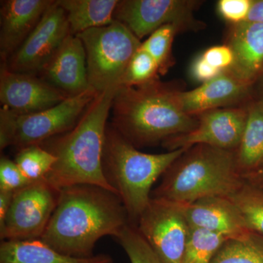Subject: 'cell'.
Segmentation results:
<instances>
[{"label": "cell", "instance_id": "cell-18", "mask_svg": "<svg viewBox=\"0 0 263 263\" xmlns=\"http://www.w3.org/2000/svg\"><path fill=\"white\" fill-rule=\"evenodd\" d=\"M227 45L234 55L228 71L252 85L263 72V23L245 21L232 24Z\"/></svg>", "mask_w": 263, "mask_h": 263}, {"label": "cell", "instance_id": "cell-6", "mask_svg": "<svg viewBox=\"0 0 263 263\" xmlns=\"http://www.w3.org/2000/svg\"><path fill=\"white\" fill-rule=\"evenodd\" d=\"M84 45L89 86L98 93L118 90L141 42L126 26L113 23L76 35Z\"/></svg>", "mask_w": 263, "mask_h": 263}, {"label": "cell", "instance_id": "cell-7", "mask_svg": "<svg viewBox=\"0 0 263 263\" xmlns=\"http://www.w3.org/2000/svg\"><path fill=\"white\" fill-rule=\"evenodd\" d=\"M201 3L196 0H119L114 17L141 41L164 25L176 26L180 32L200 30L205 25L194 13Z\"/></svg>", "mask_w": 263, "mask_h": 263}, {"label": "cell", "instance_id": "cell-30", "mask_svg": "<svg viewBox=\"0 0 263 263\" xmlns=\"http://www.w3.org/2000/svg\"><path fill=\"white\" fill-rule=\"evenodd\" d=\"M253 0H220L218 2L219 14L232 24L247 20Z\"/></svg>", "mask_w": 263, "mask_h": 263}, {"label": "cell", "instance_id": "cell-11", "mask_svg": "<svg viewBox=\"0 0 263 263\" xmlns=\"http://www.w3.org/2000/svg\"><path fill=\"white\" fill-rule=\"evenodd\" d=\"M70 34L65 11L54 0L23 44L3 63L12 72L39 73Z\"/></svg>", "mask_w": 263, "mask_h": 263}, {"label": "cell", "instance_id": "cell-37", "mask_svg": "<svg viewBox=\"0 0 263 263\" xmlns=\"http://www.w3.org/2000/svg\"><path fill=\"white\" fill-rule=\"evenodd\" d=\"M259 78H260V87H261V99L259 100L261 103L263 104V72L262 74H261Z\"/></svg>", "mask_w": 263, "mask_h": 263}, {"label": "cell", "instance_id": "cell-29", "mask_svg": "<svg viewBox=\"0 0 263 263\" xmlns=\"http://www.w3.org/2000/svg\"><path fill=\"white\" fill-rule=\"evenodd\" d=\"M32 181H29L15 161L6 157L0 160V191L13 192L24 188Z\"/></svg>", "mask_w": 263, "mask_h": 263}, {"label": "cell", "instance_id": "cell-17", "mask_svg": "<svg viewBox=\"0 0 263 263\" xmlns=\"http://www.w3.org/2000/svg\"><path fill=\"white\" fill-rule=\"evenodd\" d=\"M181 205L191 228L209 230L228 239L239 237L250 230L239 209L230 197H205Z\"/></svg>", "mask_w": 263, "mask_h": 263}, {"label": "cell", "instance_id": "cell-26", "mask_svg": "<svg viewBox=\"0 0 263 263\" xmlns=\"http://www.w3.org/2000/svg\"><path fill=\"white\" fill-rule=\"evenodd\" d=\"M14 161L24 176L33 182L45 179L56 158L41 145H32L19 149Z\"/></svg>", "mask_w": 263, "mask_h": 263}, {"label": "cell", "instance_id": "cell-24", "mask_svg": "<svg viewBox=\"0 0 263 263\" xmlns=\"http://www.w3.org/2000/svg\"><path fill=\"white\" fill-rule=\"evenodd\" d=\"M230 198L239 209L247 228L263 235V189L245 181Z\"/></svg>", "mask_w": 263, "mask_h": 263}, {"label": "cell", "instance_id": "cell-12", "mask_svg": "<svg viewBox=\"0 0 263 263\" xmlns=\"http://www.w3.org/2000/svg\"><path fill=\"white\" fill-rule=\"evenodd\" d=\"M248 110L243 108L215 109L197 117L194 130L170 138L162 143L170 151L203 144L221 149L236 151L239 146Z\"/></svg>", "mask_w": 263, "mask_h": 263}, {"label": "cell", "instance_id": "cell-13", "mask_svg": "<svg viewBox=\"0 0 263 263\" xmlns=\"http://www.w3.org/2000/svg\"><path fill=\"white\" fill-rule=\"evenodd\" d=\"M68 98L35 74L12 72L2 62L0 101L3 107L18 116L29 115L51 108Z\"/></svg>", "mask_w": 263, "mask_h": 263}, {"label": "cell", "instance_id": "cell-16", "mask_svg": "<svg viewBox=\"0 0 263 263\" xmlns=\"http://www.w3.org/2000/svg\"><path fill=\"white\" fill-rule=\"evenodd\" d=\"M54 0H5L0 8V56L9 60Z\"/></svg>", "mask_w": 263, "mask_h": 263}, {"label": "cell", "instance_id": "cell-36", "mask_svg": "<svg viewBox=\"0 0 263 263\" xmlns=\"http://www.w3.org/2000/svg\"><path fill=\"white\" fill-rule=\"evenodd\" d=\"M243 178L247 182L263 189V167L254 172L243 175Z\"/></svg>", "mask_w": 263, "mask_h": 263}, {"label": "cell", "instance_id": "cell-35", "mask_svg": "<svg viewBox=\"0 0 263 263\" xmlns=\"http://www.w3.org/2000/svg\"><path fill=\"white\" fill-rule=\"evenodd\" d=\"M247 22L263 23V0H253Z\"/></svg>", "mask_w": 263, "mask_h": 263}, {"label": "cell", "instance_id": "cell-15", "mask_svg": "<svg viewBox=\"0 0 263 263\" xmlns=\"http://www.w3.org/2000/svg\"><path fill=\"white\" fill-rule=\"evenodd\" d=\"M250 91V84L226 70L195 89L178 90L177 98L183 111L197 117L209 110L239 104L249 98Z\"/></svg>", "mask_w": 263, "mask_h": 263}, {"label": "cell", "instance_id": "cell-10", "mask_svg": "<svg viewBox=\"0 0 263 263\" xmlns=\"http://www.w3.org/2000/svg\"><path fill=\"white\" fill-rule=\"evenodd\" d=\"M98 93L92 88L38 113L18 116L13 146L40 145L71 130Z\"/></svg>", "mask_w": 263, "mask_h": 263}, {"label": "cell", "instance_id": "cell-5", "mask_svg": "<svg viewBox=\"0 0 263 263\" xmlns=\"http://www.w3.org/2000/svg\"><path fill=\"white\" fill-rule=\"evenodd\" d=\"M186 150L144 153L108 124L102 160L103 173L122 200L131 224H136L149 203L154 183Z\"/></svg>", "mask_w": 263, "mask_h": 263}, {"label": "cell", "instance_id": "cell-27", "mask_svg": "<svg viewBox=\"0 0 263 263\" xmlns=\"http://www.w3.org/2000/svg\"><path fill=\"white\" fill-rule=\"evenodd\" d=\"M114 238L124 249L131 263H161L136 224L129 223Z\"/></svg>", "mask_w": 263, "mask_h": 263}, {"label": "cell", "instance_id": "cell-25", "mask_svg": "<svg viewBox=\"0 0 263 263\" xmlns=\"http://www.w3.org/2000/svg\"><path fill=\"white\" fill-rule=\"evenodd\" d=\"M179 29L174 25H164L157 29L144 42L141 48L146 51L157 64L161 75L167 73L174 65L172 46L174 37Z\"/></svg>", "mask_w": 263, "mask_h": 263}, {"label": "cell", "instance_id": "cell-23", "mask_svg": "<svg viewBox=\"0 0 263 263\" xmlns=\"http://www.w3.org/2000/svg\"><path fill=\"white\" fill-rule=\"evenodd\" d=\"M226 236L209 230L190 227L182 263H212Z\"/></svg>", "mask_w": 263, "mask_h": 263}, {"label": "cell", "instance_id": "cell-33", "mask_svg": "<svg viewBox=\"0 0 263 263\" xmlns=\"http://www.w3.org/2000/svg\"><path fill=\"white\" fill-rule=\"evenodd\" d=\"M223 72L224 71L219 70L209 65L202 56L199 57L192 66V75L194 79L202 82V84L212 80Z\"/></svg>", "mask_w": 263, "mask_h": 263}, {"label": "cell", "instance_id": "cell-3", "mask_svg": "<svg viewBox=\"0 0 263 263\" xmlns=\"http://www.w3.org/2000/svg\"><path fill=\"white\" fill-rule=\"evenodd\" d=\"M178 89L160 79L143 86L121 87L112 103V127L137 148L194 130L198 119L185 113Z\"/></svg>", "mask_w": 263, "mask_h": 263}, {"label": "cell", "instance_id": "cell-1", "mask_svg": "<svg viewBox=\"0 0 263 263\" xmlns=\"http://www.w3.org/2000/svg\"><path fill=\"white\" fill-rule=\"evenodd\" d=\"M129 223L117 194L95 185H76L59 192L56 208L41 240L66 255L89 257L94 255L100 238L115 237Z\"/></svg>", "mask_w": 263, "mask_h": 263}, {"label": "cell", "instance_id": "cell-32", "mask_svg": "<svg viewBox=\"0 0 263 263\" xmlns=\"http://www.w3.org/2000/svg\"><path fill=\"white\" fill-rule=\"evenodd\" d=\"M201 56L209 65L222 71L229 70L234 62L233 51L227 44L208 48Z\"/></svg>", "mask_w": 263, "mask_h": 263}, {"label": "cell", "instance_id": "cell-2", "mask_svg": "<svg viewBox=\"0 0 263 263\" xmlns=\"http://www.w3.org/2000/svg\"><path fill=\"white\" fill-rule=\"evenodd\" d=\"M117 91L98 93L75 127L40 144L56 158L44 179L57 191L89 184L117 194L107 181L102 164L107 121Z\"/></svg>", "mask_w": 263, "mask_h": 263}, {"label": "cell", "instance_id": "cell-28", "mask_svg": "<svg viewBox=\"0 0 263 263\" xmlns=\"http://www.w3.org/2000/svg\"><path fill=\"white\" fill-rule=\"evenodd\" d=\"M159 67L154 59L141 47L127 66L122 87L143 86L159 79Z\"/></svg>", "mask_w": 263, "mask_h": 263}, {"label": "cell", "instance_id": "cell-20", "mask_svg": "<svg viewBox=\"0 0 263 263\" xmlns=\"http://www.w3.org/2000/svg\"><path fill=\"white\" fill-rule=\"evenodd\" d=\"M65 11L70 34L113 23L119 0H57Z\"/></svg>", "mask_w": 263, "mask_h": 263}, {"label": "cell", "instance_id": "cell-31", "mask_svg": "<svg viewBox=\"0 0 263 263\" xmlns=\"http://www.w3.org/2000/svg\"><path fill=\"white\" fill-rule=\"evenodd\" d=\"M18 115L13 110L3 107L0 109V149L13 146L16 132Z\"/></svg>", "mask_w": 263, "mask_h": 263}, {"label": "cell", "instance_id": "cell-14", "mask_svg": "<svg viewBox=\"0 0 263 263\" xmlns=\"http://www.w3.org/2000/svg\"><path fill=\"white\" fill-rule=\"evenodd\" d=\"M39 73L43 79L68 97L89 89L91 87L82 41L70 34Z\"/></svg>", "mask_w": 263, "mask_h": 263}, {"label": "cell", "instance_id": "cell-21", "mask_svg": "<svg viewBox=\"0 0 263 263\" xmlns=\"http://www.w3.org/2000/svg\"><path fill=\"white\" fill-rule=\"evenodd\" d=\"M247 122L236 152L242 176L263 167V104L257 102L248 109Z\"/></svg>", "mask_w": 263, "mask_h": 263}, {"label": "cell", "instance_id": "cell-19", "mask_svg": "<svg viewBox=\"0 0 263 263\" xmlns=\"http://www.w3.org/2000/svg\"><path fill=\"white\" fill-rule=\"evenodd\" d=\"M0 263H114L106 254L76 257L57 252L40 239L3 240Z\"/></svg>", "mask_w": 263, "mask_h": 263}, {"label": "cell", "instance_id": "cell-8", "mask_svg": "<svg viewBox=\"0 0 263 263\" xmlns=\"http://www.w3.org/2000/svg\"><path fill=\"white\" fill-rule=\"evenodd\" d=\"M136 226L161 263H182L190 227L181 205L152 197Z\"/></svg>", "mask_w": 263, "mask_h": 263}, {"label": "cell", "instance_id": "cell-4", "mask_svg": "<svg viewBox=\"0 0 263 263\" xmlns=\"http://www.w3.org/2000/svg\"><path fill=\"white\" fill-rule=\"evenodd\" d=\"M245 183L235 151L195 145L164 172L152 197L187 205L205 197L233 196Z\"/></svg>", "mask_w": 263, "mask_h": 263}, {"label": "cell", "instance_id": "cell-34", "mask_svg": "<svg viewBox=\"0 0 263 263\" xmlns=\"http://www.w3.org/2000/svg\"><path fill=\"white\" fill-rule=\"evenodd\" d=\"M13 192L0 191V228L3 226L13 196Z\"/></svg>", "mask_w": 263, "mask_h": 263}, {"label": "cell", "instance_id": "cell-22", "mask_svg": "<svg viewBox=\"0 0 263 263\" xmlns=\"http://www.w3.org/2000/svg\"><path fill=\"white\" fill-rule=\"evenodd\" d=\"M212 263H263V235L249 230L226 240Z\"/></svg>", "mask_w": 263, "mask_h": 263}, {"label": "cell", "instance_id": "cell-9", "mask_svg": "<svg viewBox=\"0 0 263 263\" xmlns=\"http://www.w3.org/2000/svg\"><path fill=\"white\" fill-rule=\"evenodd\" d=\"M58 195L45 179L15 191L4 224L0 228L1 239H40L54 212Z\"/></svg>", "mask_w": 263, "mask_h": 263}]
</instances>
